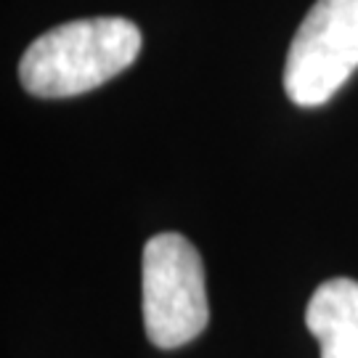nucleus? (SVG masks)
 I'll list each match as a JSON object with an SVG mask.
<instances>
[{
    "label": "nucleus",
    "instance_id": "f257e3e1",
    "mask_svg": "<svg viewBox=\"0 0 358 358\" xmlns=\"http://www.w3.org/2000/svg\"><path fill=\"white\" fill-rule=\"evenodd\" d=\"M141 51V29L122 16L77 19L29 43L19 80L40 99H69L103 85L128 69Z\"/></svg>",
    "mask_w": 358,
    "mask_h": 358
},
{
    "label": "nucleus",
    "instance_id": "f03ea898",
    "mask_svg": "<svg viewBox=\"0 0 358 358\" xmlns=\"http://www.w3.org/2000/svg\"><path fill=\"white\" fill-rule=\"evenodd\" d=\"M141 308L146 337L157 348H180L205 332V268L186 236L167 231L143 244Z\"/></svg>",
    "mask_w": 358,
    "mask_h": 358
},
{
    "label": "nucleus",
    "instance_id": "7ed1b4c3",
    "mask_svg": "<svg viewBox=\"0 0 358 358\" xmlns=\"http://www.w3.org/2000/svg\"><path fill=\"white\" fill-rule=\"evenodd\" d=\"M356 69L358 0H316L287 51V96L297 106H321Z\"/></svg>",
    "mask_w": 358,
    "mask_h": 358
},
{
    "label": "nucleus",
    "instance_id": "20e7f679",
    "mask_svg": "<svg viewBox=\"0 0 358 358\" xmlns=\"http://www.w3.org/2000/svg\"><path fill=\"white\" fill-rule=\"evenodd\" d=\"M306 324L321 358H358V282L329 279L310 294Z\"/></svg>",
    "mask_w": 358,
    "mask_h": 358
}]
</instances>
